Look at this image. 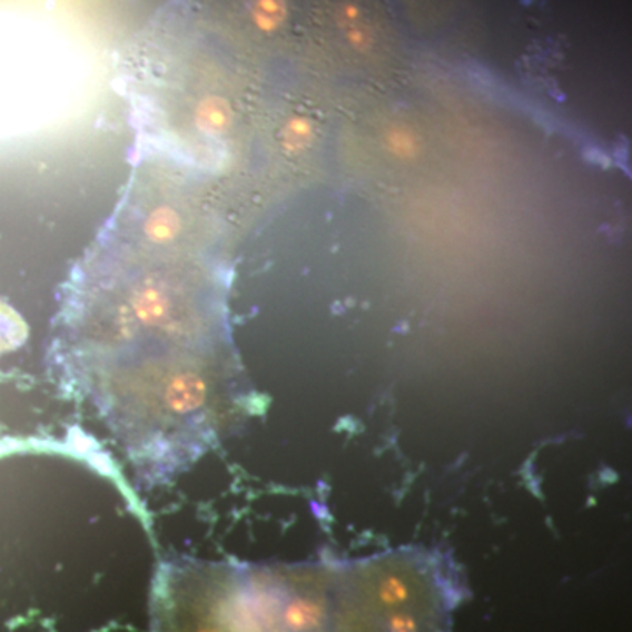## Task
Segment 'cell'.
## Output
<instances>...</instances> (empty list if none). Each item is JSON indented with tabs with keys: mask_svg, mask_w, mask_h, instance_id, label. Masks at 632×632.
Wrapping results in <instances>:
<instances>
[{
	"mask_svg": "<svg viewBox=\"0 0 632 632\" xmlns=\"http://www.w3.org/2000/svg\"><path fill=\"white\" fill-rule=\"evenodd\" d=\"M336 562H166L158 594L191 632H334Z\"/></svg>",
	"mask_w": 632,
	"mask_h": 632,
	"instance_id": "obj_1",
	"label": "cell"
},
{
	"mask_svg": "<svg viewBox=\"0 0 632 632\" xmlns=\"http://www.w3.org/2000/svg\"><path fill=\"white\" fill-rule=\"evenodd\" d=\"M388 150L394 154L397 158H408L415 157L418 154V138L413 130L404 129V127H395V129L388 130L387 138Z\"/></svg>",
	"mask_w": 632,
	"mask_h": 632,
	"instance_id": "obj_3",
	"label": "cell"
},
{
	"mask_svg": "<svg viewBox=\"0 0 632 632\" xmlns=\"http://www.w3.org/2000/svg\"><path fill=\"white\" fill-rule=\"evenodd\" d=\"M461 573L440 550L404 546L336 562L334 632H454Z\"/></svg>",
	"mask_w": 632,
	"mask_h": 632,
	"instance_id": "obj_2",
	"label": "cell"
}]
</instances>
